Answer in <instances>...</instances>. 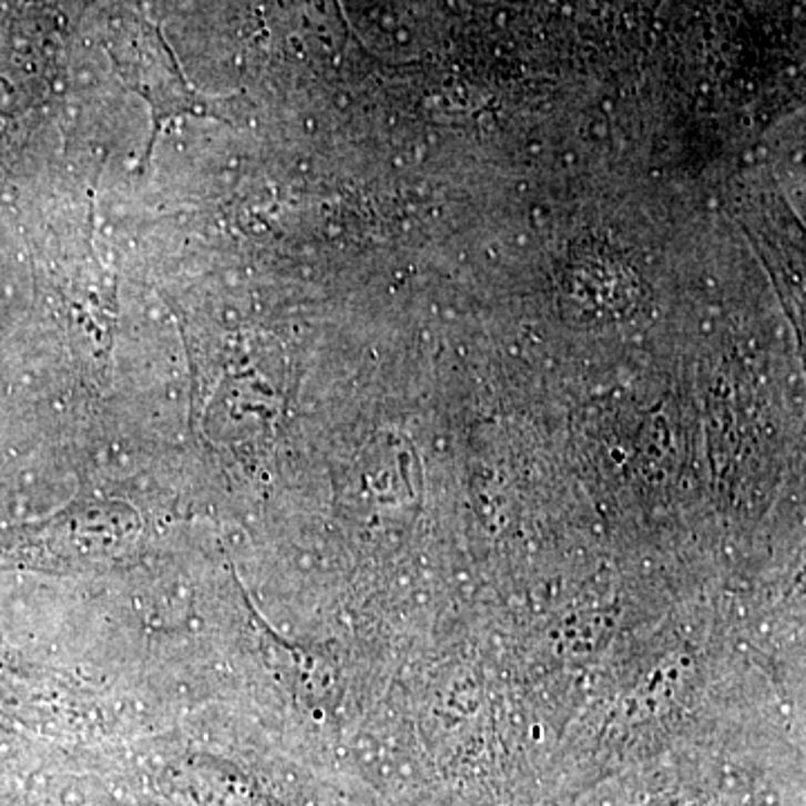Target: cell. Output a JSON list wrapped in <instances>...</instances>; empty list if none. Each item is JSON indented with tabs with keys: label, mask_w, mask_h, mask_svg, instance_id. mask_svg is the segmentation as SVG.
<instances>
[]
</instances>
